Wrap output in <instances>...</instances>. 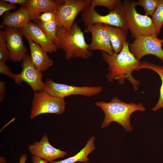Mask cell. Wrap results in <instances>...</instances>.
Here are the masks:
<instances>
[{
  "instance_id": "d4e9b609",
  "label": "cell",
  "mask_w": 163,
  "mask_h": 163,
  "mask_svg": "<svg viewBox=\"0 0 163 163\" xmlns=\"http://www.w3.org/2000/svg\"><path fill=\"white\" fill-rule=\"evenodd\" d=\"M120 1V0H91V5L94 8L97 5L104 6L110 12L114 10Z\"/></svg>"
},
{
  "instance_id": "9c48e42d",
  "label": "cell",
  "mask_w": 163,
  "mask_h": 163,
  "mask_svg": "<svg viewBox=\"0 0 163 163\" xmlns=\"http://www.w3.org/2000/svg\"><path fill=\"white\" fill-rule=\"evenodd\" d=\"M44 84V89L49 94L63 98L73 95L91 97L99 94L102 89L100 86H78L57 83L50 78H47Z\"/></svg>"
},
{
  "instance_id": "4dcf8cb0",
  "label": "cell",
  "mask_w": 163,
  "mask_h": 163,
  "mask_svg": "<svg viewBox=\"0 0 163 163\" xmlns=\"http://www.w3.org/2000/svg\"><path fill=\"white\" fill-rule=\"evenodd\" d=\"M31 160L33 163H47L45 160L38 157L33 155Z\"/></svg>"
},
{
  "instance_id": "f546056e",
  "label": "cell",
  "mask_w": 163,
  "mask_h": 163,
  "mask_svg": "<svg viewBox=\"0 0 163 163\" xmlns=\"http://www.w3.org/2000/svg\"><path fill=\"white\" fill-rule=\"evenodd\" d=\"M7 2L14 4H18L22 7H25L27 4L28 0H5Z\"/></svg>"
},
{
  "instance_id": "2e32d148",
  "label": "cell",
  "mask_w": 163,
  "mask_h": 163,
  "mask_svg": "<svg viewBox=\"0 0 163 163\" xmlns=\"http://www.w3.org/2000/svg\"><path fill=\"white\" fill-rule=\"evenodd\" d=\"M30 50V58L35 67L40 71L44 72L53 64L52 60L39 44L27 40Z\"/></svg>"
},
{
  "instance_id": "277c9868",
  "label": "cell",
  "mask_w": 163,
  "mask_h": 163,
  "mask_svg": "<svg viewBox=\"0 0 163 163\" xmlns=\"http://www.w3.org/2000/svg\"><path fill=\"white\" fill-rule=\"evenodd\" d=\"M123 3L128 28L132 38L135 39L143 35H157L151 18L137 11L136 1L126 0Z\"/></svg>"
},
{
  "instance_id": "7a4b0ae2",
  "label": "cell",
  "mask_w": 163,
  "mask_h": 163,
  "mask_svg": "<svg viewBox=\"0 0 163 163\" xmlns=\"http://www.w3.org/2000/svg\"><path fill=\"white\" fill-rule=\"evenodd\" d=\"M95 104L100 107L104 114L101 128H106L112 122H115L129 132L133 130L130 120L131 115L135 111L143 112L146 110L141 103H126L117 97L112 98L110 102L97 101Z\"/></svg>"
},
{
  "instance_id": "ba28073f",
  "label": "cell",
  "mask_w": 163,
  "mask_h": 163,
  "mask_svg": "<svg viewBox=\"0 0 163 163\" xmlns=\"http://www.w3.org/2000/svg\"><path fill=\"white\" fill-rule=\"evenodd\" d=\"M55 11L57 29L63 27L69 30L78 14L91 4V0H64Z\"/></svg>"
},
{
  "instance_id": "d6a6232c",
  "label": "cell",
  "mask_w": 163,
  "mask_h": 163,
  "mask_svg": "<svg viewBox=\"0 0 163 163\" xmlns=\"http://www.w3.org/2000/svg\"><path fill=\"white\" fill-rule=\"evenodd\" d=\"M0 163H6V160L4 157H0Z\"/></svg>"
},
{
  "instance_id": "5bb4252c",
  "label": "cell",
  "mask_w": 163,
  "mask_h": 163,
  "mask_svg": "<svg viewBox=\"0 0 163 163\" xmlns=\"http://www.w3.org/2000/svg\"><path fill=\"white\" fill-rule=\"evenodd\" d=\"M92 35L91 43L88 44L90 51L100 50L112 55L114 52L110 43L109 34L104 24L96 23L86 27Z\"/></svg>"
},
{
  "instance_id": "e0dca14e",
  "label": "cell",
  "mask_w": 163,
  "mask_h": 163,
  "mask_svg": "<svg viewBox=\"0 0 163 163\" xmlns=\"http://www.w3.org/2000/svg\"><path fill=\"white\" fill-rule=\"evenodd\" d=\"M60 5L54 0H28L25 7L28 11L30 20L35 22L39 20L41 14L49 11L55 12Z\"/></svg>"
},
{
  "instance_id": "8fae6325",
  "label": "cell",
  "mask_w": 163,
  "mask_h": 163,
  "mask_svg": "<svg viewBox=\"0 0 163 163\" xmlns=\"http://www.w3.org/2000/svg\"><path fill=\"white\" fill-rule=\"evenodd\" d=\"M18 29L27 40L39 44L47 53L56 52L58 49L57 46L47 37L36 23L30 21L25 26Z\"/></svg>"
},
{
  "instance_id": "484cf974",
  "label": "cell",
  "mask_w": 163,
  "mask_h": 163,
  "mask_svg": "<svg viewBox=\"0 0 163 163\" xmlns=\"http://www.w3.org/2000/svg\"><path fill=\"white\" fill-rule=\"evenodd\" d=\"M17 8L15 4L7 2L5 0H0V16H2L5 12Z\"/></svg>"
},
{
  "instance_id": "1f68e13d",
  "label": "cell",
  "mask_w": 163,
  "mask_h": 163,
  "mask_svg": "<svg viewBox=\"0 0 163 163\" xmlns=\"http://www.w3.org/2000/svg\"><path fill=\"white\" fill-rule=\"evenodd\" d=\"M27 159V155L25 154L21 155L19 159V163H25Z\"/></svg>"
},
{
  "instance_id": "83f0119b",
  "label": "cell",
  "mask_w": 163,
  "mask_h": 163,
  "mask_svg": "<svg viewBox=\"0 0 163 163\" xmlns=\"http://www.w3.org/2000/svg\"><path fill=\"white\" fill-rule=\"evenodd\" d=\"M55 12L49 11L41 14L39 20L44 23L49 22L55 20Z\"/></svg>"
},
{
  "instance_id": "30bf717a",
  "label": "cell",
  "mask_w": 163,
  "mask_h": 163,
  "mask_svg": "<svg viewBox=\"0 0 163 163\" xmlns=\"http://www.w3.org/2000/svg\"><path fill=\"white\" fill-rule=\"evenodd\" d=\"M22 69L17 74L15 83L20 85L23 82L28 84L35 92L44 90L45 86L42 80L43 75L32 63L29 54H27L22 61Z\"/></svg>"
},
{
  "instance_id": "603a6c76",
  "label": "cell",
  "mask_w": 163,
  "mask_h": 163,
  "mask_svg": "<svg viewBox=\"0 0 163 163\" xmlns=\"http://www.w3.org/2000/svg\"><path fill=\"white\" fill-rule=\"evenodd\" d=\"M10 56L8 50L5 30H0V62H6L10 60Z\"/></svg>"
},
{
  "instance_id": "8992f818",
  "label": "cell",
  "mask_w": 163,
  "mask_h": 163,
  "mask_svg": "<svg viewBox=\"0 0 163 163\" xmlns=\"http://www.w3.org/2000/svg\"><path fill=\"white\" fill-rule=\"evenodd\" d=\"M65 107L64 98L52 96L44 89L35 92L29 118L33 120L44 113L61 114L64 112Z\"/></svg>"
},
{
  "instance_id": "f1b7e54d",
  "label": "cell",
  "mask_w": 163,
  "mask_h": 163,
  "mask_svg": "<svg viewBox=\"0 0 163 163\" xmlns=\"http://www.w3.org/2000/svg\"><path fill=\"white\" fill-rule=\"evenodd\" d=\"M6 83L2 81H0V102L3 101L5 96Z\"/></svg>"
},
{
  "instance_id": "9a60e30c",
  "label": "cell",
  "mask_w": 163,
  "mask_h": 163,
  "mask_svg": "<svg viewBox=\"0 0 163 163\" xmlns=\"http://www.w3.org/2000/svg\"><path fill=\"white\" fill-rule=\"evenodd\" d=\"M2 15V25L18 29L25 26L31 20L27 8L22 6L13 12H6Z\"/></svg>"
},
{
  "instance_id": "5b68a950",
  "label": "cell",
  "mask_w": 163,
  "mask_h": 163,
  "mask_svg": "<svg viewBox=\"0 0 163 163\" xmlns=\"http://www.w3.org/2000/svg\"><path fill=\"white\" fill-rule=\"evenodd\" d=\"M82 18L86 27L96 23H100L121 28L128 32L124 7L121 1L114 10L105 15L99 14L91 4L82 12Z\"/></svg>"
},
{
  "instance_id": "cb8c5ba5",
  "label": "cell",
  "mask_w": 163,
  "mask_h": 163,
  "mask_svg": "<svg viewBox=\"0 0 163 163\" xmlns=\"http://www.w3.org/2000/svg\"><path fill=\"white\" fill-rule=\"evenodd\" d=\"M137 5H140L143 8L145 15L152 16L157 9L159 0H138Z\"/></svg>"
},
{
  "instance_id": "6da1fadb",
  "label": "cell",
  "mask_w": 163,
  "mask_h": 163,
  "mask_svg": "<svg viewBox=\"0 0 163 163\" xmlns=\"http://www.w3.org/2000/svg\"><path fill=\"white\" fill-rule=\"evenodd\" d=\"M129 44L128 42H124L122 50L118 53L114 52L110 55L103 51H101V53L103 59L108 65L109 72L106 76L107 81L111 82L117 80L119 84L122 85L127 79L136 91L140 82L133 77L132 73L136 71L141 61L137 59L130 52Z\"/></svg>"
},
{
  "instance_id": "44dd1931",
  "label": "cell",
  "mask_w": 163,
  "mask_h": 163,
  "mask_svg": "<svg viewBox=\"0 0 163 163\" xmlns=\"http://www.w3.org/2000/svg\"><path fill=\"white\" fill-rule=\"evenodd\" d=\"M45 34L47 37L52 41L59 49V43L56 36L57 28L55 20L47 23L39 20L35 21Z\"/></svg>"
},
{
  "instance_id": "ac0fdd59",
  "label": "cell",
  "mask_w": 163,
  "mask_h": 163,
  "mask_svg": "<svg viewBox=\"0 0 163 163\" xmlns=\"http://www.w3.org/2000/svg\"><path fill=\"white\" fill-rule=\"evenodd\" d=\"M104 24L109 34L113 51L116 53H119L123 48L124 43L127 42L128 32L120 27Z\"/></svg>"
},
{
  "instance_id": "d6986e66",
  "label": "cell",
  "mask_w": 163,
  "mask_h": 163,
  "mask_svg": "<svg viewBox=\"0 0 163 163\" xmlns=\"http://www.w3.org/2000/svg\"><path fill=\"white\" fill-rule=\"evenodd\" d=\"M95 139L94 136L91 137L84 147L75 155L63 160L50 163H75L78 161L85 163L89 162L88 156L96 149Z\"/></svg>"
},
{
  "instance_id": "4fadbf2b",
  "label": "cell",
  "mask_w": 163,
  "mask_h": 163,
  "mask_svg": "<svg viewBox=\"0 0 163 163\" xmlns=\"http://www.w3.org/2000/svg\"><path fill=\"white\" fill-rule=\"evenodd\" d=\"M30 154L43 159L47 162H52L57 158H63L67 154L66 151L56 149L50 143L47 133L43 136L39 141L28 145Z\"/></svg>"
},
{
  "instance_id": "3957f363",
  "label": "cell",
  "mask_w": 163,
  "mask_h": 163,
  "mask_svg": "<svg viewBox=\"0 0 163 163\" xmlns=\"http://www.w3.org/2000/svg\"><path fill=\"white\" fill-rule=\"evenodd\" d=\"M56 36L59 43V49L65 52V58L69 61L74 58L87 59L93 55L88 50L84 32L75 21L69 30L62 27L57 29Z\"/></svg>"
},
{
  "instance_id": "7402d4cb",
  "label": "cell",
  "mask_w": 163,
  "mask_h": 163,
  "mask_svg": "<svg viewBox=\"0 0 163 163\" xmlns=\"http://www.w3.org/2000/svg\"><path fill=\"white\" fill-rule=\"evenodd\" d=\"M151 19L155 27L156 35H158L163 25V0L159 2L155 11L151 16Z\"/></svg>"
},
{
  "instance_id": "7c38bea8",
  "label": "cell",
  "mask_w": 163,
  "mask_h": 163,
  "mask_svg": "<svg viewBox=\"0 0 163 163\" xmlns=\"http://www.w3.org/2000/svg\"><path fill=\"white\" fill-rule=\"evenodd\" d=\"M5 30L10 60L14 62L22 61L27 54V50L23 42V34L17 28L6 27Z\"/></svg>"
},
{
  "instance_id": "4316f807",
  "label": "cell",
  "mask_w": 163,
  "mask_h": 163,
  "mask_svg": "<svg viewBox=\"0 0 163 163\" xmlns=\"http://www.w3.org/2000/svg\"><path fill=\"white\" fill-rule=\"evenodd\" d=\"M0 73L7 76L14 81L17 76V74H14L11 72L9 67L5 64V62H0Z\"/></svg>"
},
{
  "instance_id": "52a82bcc",
  "label": "cell",
  "mask_w": 163,
  "mask_h": 163,
  "mask_svg": "<svg viewBox=\"0 0 163 163\" xmlns=\"http://www.w3.org/2000/svg\"><path fill=\"white\" fill-rule=\"evenodd\" d=\"M163 39L156 35H143L135 39L129 44L130 52L136 59L140 60L144 56L153 55L163 62V49L162 47Z\"/></svg>"
},
{
  "instance_id": "ffe728a7",
  "label": "cell",
  "mask_w": 163,
  "mask_h": 163,
  "mask_svg": "<svg viewBox=\"0 0 163 163\" xmlns=\"http://www.w3.org/2000/svg\"><path fill=\"white\" fill-rule=\"evenodd\" d=\"M143 69H147L153 70L156 72L160 77L161 80V85L160 89L159 97L158 100L155 106L152 108L154 111L163 108V66L156 65L145 60L141 62L140 64L136 71Z\"/></svg>"
}]
</instances>
